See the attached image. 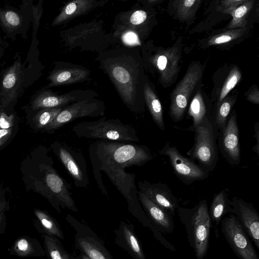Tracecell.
I'll use <instances>...</instances> for the list:
<instances>
[{
  "label": "cell",
  "instance_id": "obj_16",
  "mask_svg": "<svg viewBox=\"0 0 259 259\" xmlns=\"http://www.w3.org/2000/svg\"><path fill=\"white\" fill-rule=\"evenodd\" d=\"M232 214L239 221L242 227L256 248L259 249V214L252 204L236 197L232 198Z\"/></svg>",
  "mask_w": 259,
  "mask_h": 259
},
{
  "label": "cell",
  "instance_id": "obj_10",
  "mask_svg": "<svg viewBox=\"0 0 259 259\" xmlns=\"http://www.w3.org/2000/svg\"><path fill=\"white\" fill-rule=\"evenodd\" d=\"M221 223L222 233L236 256L240 259H259L249 237L234 214L224 217Z\"/></svg>",
  "mask_w": 259,
  "mask_h": 259
},
{
  "label": "cell",
  "instance_id": "obj_34",
  "mask_svg": "<svg viewBox=\"0 0 259 259\" xmlns=\"http://www.w3.org/2000/svg\"><path fill=\"white\" fill-rule=\"evenodd\" d=\"M246 27L229 29V30L216 34L210 37L208 41V46H214L225 44L237 39L241 36L246 30Z\"/></svg>",
  "mask_w": 259,
  "mask_h": 259
},
{
  "label": "cell",
  "instance_id": "obj_23",
  "mask_svg": "<svg viewBox=\"0 0 259 259\" xmlns=\"http://www.w3.org/2000/svg\"><path fill=\"white\" fill-rule=\"evenodd\" d=\"M8 251L11 254L22 257H43L46 255L40 242L27 235L17 238Z\"/></svg>",
  "mask_w": 259,
  "mask_h": 259
},
{
  "label": "cell",
  "instance_id": "obj_32",
  "mask_svg": "<svg viewBox=\"0 0 259 259\" xmlns=\"http://www.w3.org/2000/svg\"><path fill=\"white\" fill-rule=\"evenodd\" d=\"M64 107L48 108L37 110L32 119L34 126L38 130L43 131L56 117Z\"/></svg>",
  "mask_w": 259,
  "mask_h": 259
},
{
  "label": "cell",
  "instance_id": "obj_24",
  "mask_svg": "<svg viewBox=\"0 0 259 259\" xmlns=\"http://www.w3.org/2000/svg\"><path fill=\"white\" fill-rule=\"evenodd\" d=\"M232 201L229 198L227 192L221 190L214 195L209 209V215L211 223L219 225L225 215L231 213Z\"/></svg>",
  "mask_w": 259,
  "mask_h": 259
},
{
  "label": "cell",
  "instance_id": "obj_13",
  "mask_svg": "<svg viewBox=\"0 0 259 259\" xmlns=\"http://www.w3.org/2000/svg\"><path fill=\"white\" fill-rule=\"evenodd\" d=\"M98 96L95 91L91 90H75L58 94L44 89L33 96L30 101V106L34 111L44 108L65 107L74 102L96 98Z\"/></svg>",
  "mask_w": 259,
  "mask_h": 259
},
{
  "label": "cell",
  "instance_id": "obj_31",
  "mask_svg": "<svg viewBox=\"0 0 259 259\" xmlns=\"http://www.w3.org/2000/svg\"><path fill=\"white\" fill-rule=\"evenodd\" d=\"M202 2L200 0H178L174 3L177 15L181 21H187L193 17Z\"/></svg>",
  "mask_w": 259,
  "mask_h": 259
},
{
  "label": "cell",
  "instance_id": "obj_11",
  "mask_svg": "<svg viewBox=\"0 0 259 259\" xmlns=\"http://www.w3.org/2000/svg\"><path fill=\"white\" fill-rule=\"evenodd\" d=\"M105 106L103 101L93 98L72 103L64 107L44 131L52 133L64 125L79 118L95 117L104 115Z\"/></svg>",
  "mask_w": 259,
  "mask_h": 259
},
{
  "label": "cell",
  "instance_id": "obj_42",
  "mask_svg": "<svg viewBox=\"0 0 259 259\" xmlns=\"http://www.w3.org/2000/svg\"><path fill=\"white\" fill-rule=\"evenodd\" d=\"M254 134L253 137L255 140L256 143L252 147V150L259 156V123L256 122L254 125Z\"/></svg>",
  "mask_w": 259,
  "mask_h": 259
},
{
  "label": "cell",
  "instance_id": "obj_36",
  "mask_svg": "<svg viewBox=\"0 0 259 259\" xmlns=\"http://www.w3.org/2000/svg\"><path fill=\"white\" fill-rule=\"evenodd\" d=\"M121 38L126 47H135L141 45L139 35L132 30H124L121 33Z\"/></svg>",
  "mask_w": 259,
  "mask_h": 259
},
{
  "label": "cell",
  "instance_id": "obj_17",
  "mask_svg": "<svg viewBox=\"0 0 259 259\" xmlns=\"http://www.w3.org/2000/svg\"><path fill=\"white\" fill-rule=\"evenodd\" d=\"M180 55L177 47L160 49L149 57L150 63L158 70L160 81L169 83L179 72Z\"/></svg>",
  "mask_w": 259,
  "mask_h": 259
},
{
  "label": "cell",
  "instance_id": "obj_12",
  "mask_svg": "<svg viewBox=\"0 0 259 259\" xmlns=\"http://www.w3.org/2000/svg\"><path fill=\"white\" fill-rule=\"evenodd\" d=\"M159 153L168 157L175 174L186 185L204 180L208 177V172L193 160L181 154L176 146L168 143L159 150Z\"/></svg>",
  "mask_w": 259,
  "mask_h": 259
},
{
  "label": "cell",
  "instance_id": "obj_25",
  "mask_svg": "<svg viewBox=\"0 0 259 259\" xmlns=\"http://www.w3.org/2000/svg\"><path fill=\"white\" fill-rule=\"evenodd\" d=\"M144 101L157 126L162 131L165 130L161 104L156 94L148 82L144 86Z\"/></svg>",
  "mask_w": 259,
  "mask_h": 259
},
{
  "label": "cell",
  "instance_id": "obj_29",
  "mask_svg": "<svg viewBox=\"0 0 259 259\" xmlns=\"http://www.w3.org/2000/svg\"><path fill=\"white\" fill-rule=\"evenodd\" d=\"M253 4V0H246L234 10L230 14L232 16V19L228 25V28L233 29L245 27L247 23V15L252 9Z\"/></svg>",
  "mask_w": 259,
  "mask_h": 259
},
{
  "label": "cell",
  "instance_id": "obj_37",
  "mask_svg": "<svg viewBox=\"0 0 259 259\" xmlns=\"http://www.w3.org/2000/svg\"><path fill=\"white\" fill-rule=\"evenodd\" d=\"M246 0H226L221 2L217 7L218 11L230 14L234 10L243 4Z\"/></svg>",
  "mask_w": 259,
  "mask_h": 259
},
{
  "label": "cell",
  "instance_id": "obj_21",
  "mask_svg": "<svg viewBox=\"0 0 259 259\" xmlns=\"http://www.w3.org/2000/svg\"><path fill=\"white\" fill-rule=\"evenodd\" d=\"M114 232L116 244L127 252L134 259H146L142 244L136 234L133 225L121 221Z\"/></svg>",
  "mask_w": 259,
  "mask_h": 259
},
{
  "label": "cell",
  "instance_id": "obj_39",
  "mask_svg": "<svg viewBox=\"0 0 259 259\" xmlns=\"http://www.w3.org/2000/svg\"><path fill=\"white\" fill-rule=\"evenodd\" d=\"M14 115L12 114L8 116L6 112L0 109V128H9L15 126Z\"/></svg>",
  "mask_w": 259,
  "mask_h": 259
},
{
  "label": "cell",
  "instance_id": "obj_6",
  "mask_svg": "<svg viewBox=\"0 0 259 259\" xmlns=\"http://www.w3.org/2000/svg\"><path fill=\"white\" fill-rule=\"evenodd\" d=\"M194 132V143L187 154L196 160L207 172L212 171L218 161V149L216 143L219 132L209 118H205L199 124L190 127Z\"/></svg>",
  "mask_w": 259,
  "mask_h": 259
},
{
  "label": "cell",
  "instance_id": "obj_8",
  "mask_svg": "<svg viewBox=\"0 0 259 259\" xmlns=\"http://www.w3.org/2000/svg\"><path fill=\"white\" fill-rule=\"evenodd\" d=\"M51 148L73 178L76 187L87 188L89 185L87 164L82 153L67 143L59 141L54 142Z\"/></svg>",
  "mask_w": 259,
  "mask_h": 259
},
{
  "label": "cell",
  "instance_id": "obj_18",
  "mask_svg": "<svg viewBox=\"0 0 259 259\" xmlns=\"http://www.w3.org/2000/svg\"><path fill=\"white\" fill-rule=\"evenodd\" d=\"M90 75L89 70L82 66L58 62L48 76L50 82L45 88L82 82Z\"/></svg>",
  "mask_w": 259,
  "mask_h": 259
},
{
  "label": "cell",
  "instance_id": "obj_38",
  "mask_svg": "<svg viewBox=\"0 0 259 259\" xmlns=\"http://www.w3.org/2000/svg\"><path fill=\"white\" fill-rule=\"evenodd\" d=\"M9 204L5 199L0 198V235L5 232L6 227V211L8 210Z\"/></svg>",
  "mask_w": 259,
  "mask_h": 259
},
{
  "label": "cell",
  "instance_id": "obj_33",
  "mask_svg": "<svg viewBox=\"0 0 259 259\" xmlns=\"http://www.w3.org/2000/svg\"><path fill=\"white\" fill-rule=\"evenodd\" d=\"M0 22L9 31L19 28L23 23L20 14L12 10H0Z\"/></svg>",
  "mask_w": 259,
  "mask_h": 259
},
{
  "label": "cell",
  "instance_id": "obj_26",
  "mask_svg": "<svg viewBox=\"0 0 259 259\" xmlns=\"http://www.w3.org/2000/svg\"><path fill=\"white\" fill-rule=\"evenodd\" d=\"M40 227L38 230L42 234L56 237L59 239H64V233L56 220L47 211L39 209H34Z\"/></svg>",
  "mask_w": 259,
  "mask_h": 259
},
{
  "label": "cell",
  "instance_id": "obj_44",
  "mask_svg": "<svg viewBox=\"0 0 259 259\" xmlns=\"http://www.w3.org/2000/svg\"><path fill=\"white\" fill-rule=\"evenodd\" d=\"M78 259H90L88 257H87L86 255L83 254V253L80 252L79 255L77 257Z\"/></svg>",
  "mask_w": 259,
  "mask_h": 259
},
{
  "label": "cell",
  "instance_id": "obj_2",
  "mask_svg": "<svg viewBox=\"0 0 259 259\" xmlns=\"http://www.w3.org/2000/svg\"><path fill=\"white\" fill-rule=\"evenodd\" d=\"M119 96L131 112L144 110L142 61L135 47H123L100 52L96 59Z\"/></svg>",
  "mask_w": 259,
  "mask_h": 259
},
{
  "label": "cell",
  "instance_id": "obj_27",
  "mask_svg": "<svg viewBox=\"0 0 259 259\" xmlns=\"http://www.w3.org/2000/svg\"><path fill=\"white\" fill-rule=\"evenodd\" d=\"M46 255L49 259H78L69 253L60 239L56 237L42 234Z\"/></svg>",
  "mask_w": 259,
  "mask_h": 259
},
{
  "label": "cell",
  "instance_id": "obj_9",
  "mask_svg": "<svg viewBox=\"0 0 259 259\" xmlns=\"http://www.w3.org/2000/svg\"><path fill=\"white\" fill-rule=\"evenodd\" d=\"M66 220L75 231L74 245L90 259H114L104 241L88 226L68 214Z\"/></svg>",
  "mask_w": 259,
  "mask_h": 259
},
{
  "label": "cell",
  "instance_id": "obj_20",
  "mask_svg": "<svg viewBox=\"0 0 259 259\" xmlns=\"http://www.w3.org/2000/svg\"><path fill=\"white\" fill-rule=\"evenodd\" d=\"M137 195L143 209L154 227L161 233H172L175 228L172 217L140 191L138 190Z\"/></svg>",
  "mask_w": 259,
  "mask_h": 259
},
{
  "label": "cell",
  "instance_id": "obj_14",
  "mask_svg": "<svg viewBox=\"0 0 259 259\" xmlns=\"http://www.w3.org/2000/svg\"><path fill=\"white\" fill-rule=\"evenodd\" d=\"M25 72L20 59L15 60L3 73L0 84V109L4 110L17 100L24 81Z\"/></svg>",
  "mask_w": 259,
  "mask_h": 259
},
{
  "label": "cell",
  "instance_id": "obj_7",
  "mask_svg": "<svg viewBox=\"0 0 259 259\" xmlns=\"http://www.w3.org/2000/svg\"><path fill=\"white\" fill-rule=\"evenodd\" d=\"M201 66L191 64L186 73L173 90L170 96L169 115L173 121L183 119L190 98L202 74Z\"/></svg>",
  "mask_w": 259,
  "mask_h": 259
},
{
  "label": "cell",
  "instance_id": "obj_43",
  "mask_svg": "<svg viewBox=\"0 0 259 259\" xmlns=\"http://www.w3.org/2000/svg\"><path fill=\"white\" fill-rule=\"evenodd\" d=\"M34 16V30L37 29L38 26L39 24L40 19L42 13V8L39 7L36 8H33Z\"/></svg>",
  "mask_w": 259,
  "mask_h": 259
},
{
  "label": "cell",
  "instance_id": "obj_4",
  "mask_svg": "<svg viewBox=\"0 0 259 259\" xmlns=\"http://www.w3.org/2000/svg\"><path fill=\"white\" fill-rule=\"evenodd\" d=\"M177 211L196 259H203L208 249L212 223L206 200L203 199L190 208L179 207Z\"/></svg>",
  "mask_w": 259,
  "mask_h": 259
},
{
  "label": "cell",
  "instance_id": "obj_35",
  "mask_svg": "<svg viewBox=\"0 0 259 259\" xmlns=\"http://www.w3.org/2000/svg\"><path fill=\"white\" fill-rule=\"evenodd\" d=\"M241 78L240 70L236 66L234 67L230 71L219 97L218 103L225 98L228 93L237 85Z\"/></svg>",
  "mask_w": 259,
  "mask_h": 259
},
{
  "label": "cell",
  "instance_id": "obj_1",
  "mask_svg": "<svg viewBox=\"0 0 259 259\" xmlns=\"http://www.w3.org/2000/svg\"><path fill=\"white\" fill-rule=\"evenodd\" d=\"M89 153L93 173L103 194L108 196L101 172L103 171L125 198L129 212L144 227L149 228L160 241L162 234L151 223L138 198L136 175L125 171L126 167L142 166L153 158L150 149L144 145L115 141L97 140L89 145Z\"/></svg>",
  "mask_w": 259,
  "mask_h": 259
},
{
  "label": "cell",
  "instance_id": "obj_19",
  "mask_svg": "<svg viewBox=\"0 0 259 259\" xmlns=\"http://www.w3.org/2000/svg\"><path fill=\"white\" fill-rule=\"evenodd\" d=\"M139 191L154 203L168 212L172 217L179 207L178 199L173 195L170 189L165 184L151 183L147 181L138 183Z\"/></svg>",
  "mask_w": 259,
  "mask_h": 259
},
{
  "label": "cell",
  "instance_id": "obj_41",
  "mask_svg": "<svg viewBox=\"0 0 259 259\" xmlns=\"http://www.w3.org/2000/svg\"><path fill=\"white\" fill-rule=\"evenodd\" d=\"M247 100L255 104H259V92L257 88L253 89L249 91L247 96Z\"/></svg>",
  "mask_w": 259,
  "mask_h": 259
},
{
  "label": "cell",
  "instance_id": "obj_28",
  "mask_svg": "<svg viewBox=\"0 0 259 259\" xmlns=\"http://www.w3.org/2000/svg\"><path fill=\"white\" fill-rule=\"evenodd\" d=\"M188 115L193 118V125L194 127L201 123L207 116L206 106L200 91H198L191 101Z\"/></svg>",
  "mask_w": 259,
  "mask_h": 259
},
{
  "label": "cell",
  "instance_id": "obj_15",
  "mask_svg": "<svg viewBox=\"0 0 259 259\" xmlns=\"http://www.w3.org/2000/svg\"><path fill=\"white\" fill-rule=\"evenodd\" d=\"M218 136L219 147L223 156L231 164H239L241 157L239 129L235 111H233Z\"/></svg>",
  "mask_w": 259,
  "mask_h": 259
},
{
  "label": "cell",
  "instance_id": "obj_3",
  "mask_svg": "<svg viewBox=\"0 0 259 259\" xmlns=\"http://www.w3.org/2000/svg\"><path fill=\"white\" fill-rule=\"evenodd\" d=\"M47 152L46 150L43 151L36 167L34 177L36 191L46 198L58 212H61V208L77 212L70 185L53 167V160Z\"/></svg>",
  "mask_w": 259,
  "mask_h": 259
},
{
  "label": "cell",
  "instance_id": "obj_30",
  "mask_svg": "<svg viewBox=\"0 0 259 259\" xmlns=\"http://www.w3.org/2000/svg\"><path fill=\"white\" fill-rule=\"evenodd\" d=\"M234 103L235 100L233 98L226 97L218 103L214 119L212 121L219 133L225 126Z\"/></svg>",
  "mask_w": 259,
  "mask_h": 259
},
{
  "label": "cell",
  "instance_id": "obj_22",
  "mask_svg": "<svg viewBox=\"0 0 259 259\" xmlns=\"http://www.w3.org/2000/svg\"><path fill=\"white\" fill-rule=\"evenodd\" d=\"M106 1L74 0L66 4L54 19L52 25L66 23L74 18L87 14L97 7L102 6Z\"/></svg>",
  "mask_w": 259,
  "mask_h": 259
},
{
  "label": "cell",
  "instance_id": "obj_40",
  "mask_svg": "<svg viewBox=\"0 0 259 259\" xmlns=\"http://www.w3.org/2000/svg\"><path fill=\"white\" fill-rule=\"evenodd\" d=\"M15 126L9 128H0V147L6 144L15 132Z\"/></svg>",
  "mask_w": 259,
  "mask_h": 259
},
{
  "label": "cell",
  "instance_id": "obj_5",
  "mask_svg": "<svg viewBox=\"0 0 259 259\" xmlns=\"http://www.w3.org/2000/svg\"><path fill=\"white\" fill-rule=\"evenodd\" d=\"M72 132L78 138L115 142H139L137 131L119 119L103 117L95 121H83L75 124Z\"/></svg>",
  "mask_w": 259,
  "mask_h": 259
}]
</instances>
